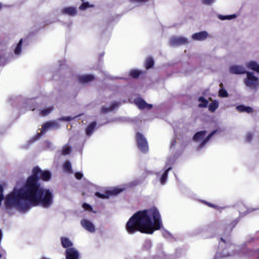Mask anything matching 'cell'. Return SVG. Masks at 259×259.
Returning a JSON list of instances; mask_svg holds the SVG:
<instances>
[{"label":"cell","mask_w":259,"mask_h":259,"mask_svg":"<svg viewBox=\"0 0 259 259\" xmlns=\"http://www.w3.org/2000/svg\"><path fill=\"white\" fill-rule=\"evenodd\" d=\"M215 1L214 0H203L202 1V3L205 5H211Z\"/></svg>","instance_id":"7bdbcfd3"},{"label":"cell","mask_w":259,"mask_h":259,"mask_svg":"<svg viewBox=\"0 0 259 259\" xmlns=\"http://www.w3.org/2000/svg\"><path fill=\"white\" fill-rule=\"evenodd\" d=\"M118 104L117 103H115L111 104L108 107H103L101 109V112L102 113H107L110 112L111 111H112L113 110L115 109L116 107L118 106Z\"/></svg>","instance_id":"f546056e"},{"label":"cell","mask_w":259,"mask_h":259,"mask_svg":"<svg viewBox=\"0 0 259 259\" xmlns=\"http://www.w3.org/2000/svg\"><path fill=\"white\" fill-rule=\"evenodd\" d=\"M131 2H135V3H144V2H147V1H141V0H139V1H137V0H132V1H131Z\"/></svg>","instance_id":"c3c4849f"},{"label":"cell","mask_w":259,"mask_h":259,"mask_svg":"<svg viewBox=\"0 0 259 259\" xmlns=\"http://www.w3.org/2000/svg\"><path fill=\"white\" fill-rule=\"evenodd\" d=\"M171 170V168H169L167 170H165L162 176V177L160 178V183L162 185H164L167 181L168 177V174L169 173L170 170Z\"/></svg>","instance_id":"4dcf8cb0"},{"label":"cell","mask_w":259,"mask_h":259,"mask_svg":"<svg viewBox=\"0 0 259 259\" xmlns=\"http://www.w3.org/2000/svg\"><path fill=\"white\" fill-rule=\"evenodd\" d=\"M154 63L153 58L151 56L147 57L144 63V66L146 69H149L153 67Z\"/></svg>","instance_id":"ffe728a7"},{"label":"cell","mask_w":259,"mask_h":259,"mask_svg":"<svg viewBox=\"0 0 259 259\" xmlns=\"http://www.w3.org/2000/svg\"><path fill=\"white\" fill-rule=\"evenodd\" d=\"M96 122H93L90 123L86 129V134L87 135H90L95 129L96 126Z\"/></svg>","instance_id":"d4e9b609"},{"label":"cell","mask_w":259,"mask_h":259,"mask_svg":"<svg viewBox=\"0 0 259 259\" xmlns=\"http://www.w3.org/2000/svg\"><path fill=\"white\" fill-rule=\"evenodd\" d=\"M75 178L77 179V180H81L82 177V174L80 172H77L75 173Z\"/></svg>","instance_id":"7dc6e473"},{"label":"cell","mask_w":259,"mask_h":259,"mask_svg":"<svg viewBox=\"0 0 259 259\" xmlns=\"http://www.w3.org/2000/svg\"><path fill=\"white\" fill-rule=\"evenodd\" d=\"M71 150V147L70 146H66L65 147H64V148L63 149V150L62 151V154L64 156L68 155L70 153Z\"/></svg>","instance_id":"ab89813d"},{"label":"cell","mask_w":259,"mask_h":259,"mask_svg":"<svg viewBox=\"0 0 259 259\" xmlns=\"http://www.w3.org/2000/svg\"><path fill=\"white\" fill-rule=\"evenodd\" d=\"M47 259V258H43V259Z\"/></svg>","instance_id":"681fc988"},{"label":"cell","mask_w":259,"mask_h":259,"mask_svg":"<svg viewBox=\"0 0 259 259\" xmlns=\"http://www.w3.org/2000/svg\"><path fill=\"white\" fill-rule=\"evenodd\" d=\"M237 17V16L236 14H232V15H219L218 18L219 19L221 20H232L233 19H235Z\"/></svg>","instance_id":"83f0119b"},{"label":"cell","mask_w":259,"mask_h":259,"mask_svg":"<svg viewBox=\"0 0 259 259\" xmlns=\"http://www.w3.org/2000/svg\"><path fill=\"white\" fill-rule=\"evenodd\" d=\"M18 196L14 192H11L7 195L5 199V205L8 209H11L16 206Z\"/></svg>","instance_id":"277c9868"},{"label":"cell","mask_w":259,"mask_h":259,"mask_svg":"<svg viewBox=\"0 0 259 259\" xmlns=\"http://www.w3.org/2000/svg\"><path fill=\"white\" fill-rule=\"evenodd\" d=\"M31 205L32 204L29 200L23 199L18 198V200L15 206L19 211L24 213L27 211L30 208Z\"/></svg>","instance_id":"5b68a950"},{"label":"cell","mask_w":259,"mask_h":259,"mask_svg":"<svg viewBox=\"0 0 259 259\" xmlns=\"http://www.w3.org/2000/svg\"><path fill=\"white\" fill-rule=\"evenodd\" d=\"M142 74V71L140 70L134 69H132L130 72L129 75L133 78H138Z\"/></svg>","instance_id":"836d02e7"},{"label":"cell","mask_w":259,"mask_h":259,"mask_svg":"<svg viewBox=\"0 0 259 259\" xmlns=\"http://www.w3.org/2000/svg\"><path fill=\"white\" fill-rule=\"evenodd\" d=\"M62 13L65 14H68L71 16H74L77 13L75 7L69 6L64 8L61 11Z\"/></svg>","instance_id":"2e32d148"},{"label":"cell","mask_w":259,"mask_h":259,"mask_svg":"<svg viewBox=\"0 0 259 259\" xmlns=\"http://www.w3.org/2000/svg\"><path fill=\"white\" fill-rule=\"evenodd\" d=\"M52 203V195L49 191L46 192L45 195L42 199V205L44 208H48Z\"/></svg>","instance_id":"30bf717a"},{"label":"cell","mask_w":259,"mask_h":259,"mask_svg":"<svg viewBox=\"0 0 259 259\" xmlns=\"http://www.w3.org/2000/svg\"><path fill=\"white\" fill-rule=\"evenodd\" d=\"M41 169L39 167H34L32 170L33 175H37L39 173H40L41 172Z\"/></svg>","instance_id":"ee69618b"},{"label":"cell","mask_w":259,"mask_h":259,"mask_svg":"<svg viewBox=\"0 0 259 259\" xmlns=\"http://www.w3.org/2000/svg\"><path fill=\"white\" fill-rule=\"evenodd\" d=\"M217 131V130L213 131L210 135H209L208 136L206 137L205 139L202 141V142L200 143V144L199 145V146L198 147V149L199 150V149H200L202 148H203L205 145L208 143V142L210 140V139L213 137V136L216 134Z\"/></svg>","instance_id":"44dd1931"},{"label":"cell","mask_w":259,"mask_h":259,"mask_svg":"<svg viewBox=\"0 0 259 259\" xmlns=\"http://www.w3.org/2000/svg\"><path fill=\"white\" fill-rule=\"evenodd\" d=\"M55 124V123L54 122H48L47 123H45L43 126H42V131H41V133H42L43 134L47 130L49 129V128H50L51 127H53V126H54Z\"/></svg>","instance_id":"f1b7e54d"},{"label":"cell","mask_w":259,"mask_h":259,"mask_svg":"<svg viewBox=\"0 0 259 259\" xmlns=\"http://www.w3.org/2000/svg\"><path fill=\"white\" fill-rule=\"evenodd\" d=\"M43 194V190L41 188H39L34 194L30 198V201L32 205H37L40 204L42 200V198Z\"/></svg>","instance_id":"52a82bcc"},{"label":"cell","mask_w":259,"mask_h":259,"mask_svg":"<svg viewBox=\"0 0 259 259\" xmlns=\"http://www.w3.org/2000/svg\"><path fill=\"white\" fill-rule=\"evenodd\" d=\"M206 133V131H201L198 132L196 133H195L193 137L192 138L193 140L195 142H199L200 141H201L204 139Z\"/></svg>","instance_id":"e0dca14e"},{"label":"cell","mask_w":259,"mask_h":259,"mask_svg":"<svg viewBox=\"0 0 259 259\" xmlns=\"http://www.w3.org/2000/svg\"><path fill=\"white\" fill-rule=\"evenodd\" d=\"M134 103L137 106V107L140 109H144L145 108H151L152 105L148 104L146 102L145 100L140 97H138L134 100Z\"/></svg>","instance_id":"8fae6325"},{"label":"cell","mask_w":259,"mask_h":259,"mask_svg":"<svg viewBox=\"0 0 259 259\" xmlns=\"http://www.w3.org/2000/svg\"><path fill=\"white\" fill-rule=\"evenodd\" d=\"M39 181V178L37 175H33L27 179L26 185L28 187H33L37 185V183Z\"/></svg>","instance_id":"9a60e30c"},{"label":"cell","mask_w":259,"mask_h":259,"mask_svg":"<svg viewBox=\"0 0 259 259\" xmlns=\"http://www.w3.org/2000/svg\"><path fill=\"white\" fill-rule=\"evenodd\" d=\"M66 259H79V253L74 248H69L66 252Z\"/></svg>","instance_id":"7c38bea8"},{"label":"cell","mask_w":259,"mask_h":259,"mask_svg":"<svg viewBox=\"0 0 259 259\" xmlns=\"http://www.w3.org/2000/svg\"><path fill=\"white\" fill-rule=\"evenodd\" d=\"M63 169L66 172L68 173H72L73 170L72 169L71 164L69 160H66L63 165Z\"/></svg>","instance_id":"484cf974"},{"label":"cell","mask_w":259,"mask_h":259,"mask_svg":"<svg viewBox=\"0 0 259 259\" xmlns=\"http://www.w3.org/2000/svg\"><path fill=\"white\" fill-rule=\"evenodd\" d=\"M41 179L44 181H48L51 178V173L48 170H45L41 173Z\"/></svg>","instance_id":"cb8c5ba5"},{"label":"cell","mask_w":259,"mask_h":259,"mask_svg":"<svg viewBox=\"0 0 259 259\" xmlns=\"http://www.w3.org/2000/svg\"><path fill=\"white\" fill-rule=\"evenodd\" d=\"M247 66L248 68L259 74V64L257 62L251 61L247 63Z\"/></svg>","instance_id":"7402d4cb"},{"label":"cell","mask_w":259,"mask_h":259,"mask_svg":"<svg viewBox=\"0 0 259 259\" xmlns=\"http://www.w3.org/2000/svg\"><path fill=\"white\" fill-rule=\"evenodd\" d=\"M228 93L225 89H220L219 91L218 96L221 98H226L228 96Z\"/></svg>","instance_id":"f35d334b"},{"label":"cell","mask_w":259,"mask_h":259,"mask_svg":"<svg viewBox=\"0 0 259 259\" xmlns=\"http://www.w3.org/2000/svg\"><path fill=\"white\" fill-rule=\"evenodd\" d=\"M208 37V33L206 31H202L195 33L192 35V38L196 41H201L205 40Z\"/></svg>","instance_id":"4fadbf2b"},{"label":"cell","mask_w":259,"mask_h":259,"mask_svg":"<svg viewBox=\"0 0 259 259\" xmlns=\"http://www.w3.org/2000/svg\"><path fill=\"white\" fill-rule=\"evenodd\" d=\"M32 187H28L27 185L21 188L17 194L18 198L29 200L32 194Z\"/></svg>","instance_id":"8992f818"},{"label":"cell","mask_w":259,"mask_h":259,"mask_svg":"<svg viewBox=\"0 0 259 259\" xmlns=\"http://www.w3.org/2000/svg\"><path fill=\"white\" fill-rule=\"evenodd\" d=\"M219 107V102L217 100H214L210 104L209 110L211 112H214L218 109Z\"/></svg>","instance_id":"1f68e13d"},{"label":"cell","mask_w":259,"mask_h":259,"mask_svg":"<svg viewBox=\"0 0 259 259\" xmlns=\"http://www.w3.org/2000/svg\"><path fill=\"white\" fill-rule=\"evenodd\" d=\"M229 71L231 74L234 75H243L247 74L246 69L242 66L239 65H233L230 67Z\"/></svg>","instance_id":"ba28073f"},{"label":"cell","mask_w":259,"mask_h":259,"mask_svg":"<svg viewBox=\"0 0 259 259\" xmlns=\"http://www.w3.org/2000/svg\"><path fill=\"white\" fill-rule=\"evenodd\" d=\"M61 243L63 248H68L72 246L73 244L69 239L66 237H62L61 239Z\"/></svg>","instance_id":"603a6c76"},{"label":"cell","mask_w":259,"mask_h":259,"mask_svg":"<svg viewBox=\"0 0 259 259\" xmlns=\"http://www.w3.org/2000/svg\"><path fill=\"white\" fill-rule=\"evenodd\" d=\"M82 208L85 210H87V211H92V206L88 204H86V203H84L82 205Z\"/></svg>","instance_id":"b9f144b4"},{"label":"cell","mask_w":259,"mask_h":259,"mask_svg":"<svg viewBox=\"0 0 259 259\" xmlns=\"http://www.w3.org/2000/svg\"><path fill=\"white\" fill-rule=\"evenodd\" d=\"M94 76L91 74H86L80 75L79 77V81L82 84H86L89 82H92L94 80Z\"/></svg>","instance_id":"5bb4252c"},{"label":"cell","mask_w":259,"mask_h":259,"mask_svg":"<svg viewBox=\"0 0 259 259\" xmlns=\"http://www.w3.org/2000/svg\"><path fill=\"white\" fill-rule=\"evenodd\" d=\"M123 190H124V189L116 188V189H112V190H107V191H105V193L109 195L115 196V195H116L120 194V193H121Z\"/></svg>","instance_id":"4316f807"},{"label":"cell","mask_w":259,"mask_h":259,"mask_svg":"<svg viewBox=\"0 0 259 259\" xmlns=\"http://www.w3.org/2000/svg\"><path fill=\"white\" fill-rule=\"evenodd\" d=\"M81 224L85 229L89 232L93 233L95 231V226L88 220L82 219L81 221Z\"/></svg>","instance_id":"9c48e42d"},{"label":"cell","mask_w":259,"mask_h":259,"mask_svg":"<svg viewBox=\"0 0 259 259\" xmlns=\"http://www.w3.org/2000/svg\"><path fill=\"white\" fill-rule=\"evenodd\" d=\"M161 226L160 215L157 209H154L150 215L146 210L137 212L128 221L126 229L131 234L140 232L150 234L159 230Z\"/></svg>","instance_id":"6da1fadb"},{"label":"cell","mask_w":259,"mask_h":259,"mask_svg":"<svg viewBox=\"0 0 259 259\" xmlns=\"http://www.w3.org/2000/svg\"><path fill=\"white\" fill-rule=\"evenodd\" d=\"M188 43L187 38L183 37H172L169 42V45L173 47H177L185 45Z\"/></svg>","instance_id":"3957f363"},{"label":"cell","mask_w":259,"mask_h":259,"mask_svg":"<svg viewBox=\"0 0 259 259\" xmlns=\"http://www.w3.org/2000/svg\"><path fill=\"white\" fill-rule=\"evenodd\" d=\"M236 109L239 112H246L247 113H251L253 111V110L251 107L245 106L244 105H239L236 107Z\"/></svg>","instance_id":"ac0fdd59"},{"label":"cell","mask_w":259,"mask_h":259,"mask_svg":"<svg viewBox=\"0 0 259 259\" xmlns=\"http://www.w3.org/2000/svg\"><path fill=\"white\" fill-rule=\"evenodd\" d=\"M253 139V134L251 132H248L246 134L245 140L246 143H250Z\"/></svg>","instance_id":"60d3db41"},{"label":"cell","mask_w":259,"mask_h":259,"mask_svg":"<svg viewBox=\"0 0 259 259\" xmlns=\"http://www.w3.org/2000/svg\"><path fill=\"white\" fill-rule=\"evenodd\" d=\"M93 6L91 5L90 3H89L88 2H85L84 3H82V4L80 5V6L79 7V9L81 10H86L88 8H89L90 7H93Z\"/></svg>","instance_id":"d590c367"},{"label":"cell","mask_w":259,"mask_h":259,"mask_svg":"<svg viewBox=\"0 0 259 259\" xmlns=\"http://www.w3.org/2000/svg\"><path fill=\"white\" fill-rule=\"evenodd\" d=\"M244 83L246 86L255 89L257 88L259 86V81H254L252 80H249L246 78L244 80Z\"/></svg>","instance_id":"d6986e66"},{"label":"cell","mask_w":259,"mask_h":259,"mask_svg":"<svg viewBox=\"0 0 259 259\" xmlns=\"http://www.w3.org/2000/svg\"><path fill=\"white\" fill-rule=\"evenodd\" d=\"M22 39H21L19 41L18 43L17 44L16 48L14 50V53L15 54L18 55L21 54L22 50Z\"/></svg>","instance_id":"e575fe53"},{"label":"cell","mask_w":259,"mask_h":259,"mask_svg":"<svg viewBox=\"0 0 259 259\" xmlns=\"http://www.w3.org/2000/svg\"><path fill=\"white\" fill-rule=\"evenodd\" d=\"M246 75H247L246 79L249 80H252V81H259V79L257 77H256V76H255L254 75L252 72H247L246 74Z\"/></svg>","instance_id":"8d00e7d4"},{"label":"cell","mask_w":259,"mask_h":259,"mask_svg":"<svg viewBox=\"0 0 259 259\" xmlns=\"http://www.w3.org/2000/svg\"><path fill=\"white\" fill-rule=\"evenodd\" d=\"M199 101L201 102V104H200L199 105V106L200 107H203V108H205L207 107V104L208 103V101L204 98V97H200L199 99Z\"/></svg>","instance_id":"74e56055"},{"label":"cell","mask_w":259,"mask_h":259,"mask_svg":"<svg viewBox=\"0 0 259 259\" xmlns=\"http://www.w3.org/2000/svg\"><path fill=\"white\" fill-rule=\"evenodd\" d=\"M136 141L138 149L144 154L149 151V145L145 137L142 133L138 132L136 135Z\"/></svg>","instance_id":"7a4b0ae2"},{"label":"cell","mask_w":259,"mask_h":259,"mask_svg":"<svg viewBox=\"0 0 259 259\" xmlns=\"http://www.w3.org/2000/svg\"><path fill=\"white\" fill-rule=\"evenodd\" d=\"M96 196H97L98 198H102V199H107V198H108L109 197L107 195H105L104 194H101L99 192H96L95 193Z\"/></svg>","instance_id":"f6af8a7d"},{"label":"cell","mask_w":259,"mask_h":259,"mask_svg":"<svg viewBox=\"0 0 259 259\" xmlns=\"http://www.w3.org/2000/svg\"><path fill=\"white\" fill-rule=\"evenodd\" d=\"M71 120V118L70 116H64V117H62L61 118H59V120L61 121H65V122L69 121Z\"/></svg>","instance_id":"bcb514c9"},{"label":"cell","mask_w":259,"mask_h":259,"mask_svg":"<svg viewBox=\"0 0 259 259\" xmlns=\"http://www.w3.org/2000/svg\"><path fill=\"white\" fill-rule=\"evenodd\" d=\"M53 109H54L53 106H50V107H49L46 108H45L41 111L40 113V115L42 116H47V115L50 114L52 112V111L53 110Z\"/></svg>","instance_id":"d6a6232c"}]
</instances>
